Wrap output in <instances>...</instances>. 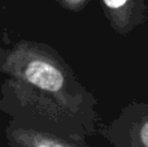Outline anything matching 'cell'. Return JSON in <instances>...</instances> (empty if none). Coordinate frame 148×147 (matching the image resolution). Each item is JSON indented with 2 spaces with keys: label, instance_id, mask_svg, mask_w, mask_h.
<instances>
[{
  "label": "cell",
  "instance_id": "obj_1",
  "mask_svg": "<svg viewBox=\"0 0 148 147\" xmlns=\"http://www.w3.org/2000/svg\"><path fill=\"white\" fill-rule=\"evenodd\" d=\"M0 72L8 76L0 87V111L10 120L53 134L70 130L78 93L56 49L39 42L20 41L4 48Z\"/></svg>",
  "mask_w": 148,
  "mask_h": 147
},
{
  "label": "cell",
  "instance_id": "obj_2",
  "mask_svg": "<svg viewBox=\"0 0 148 147\" xmlns=\"http://www.w3.org/2000/svg\"><path fill=\"white\" fill-rule=\"evenodd\" d=\"M5 137L10 147H79L68 137L26 128L9 121L5 129Z\"/></svg>",
  "mask_w": 148,
  "mask_h": 147
},
{
  "label": "cell",
  "instance_id": "obj_3",
  "mask_svg": "<svg viewBox=\"0 0 148 147\" xmlns=\"http://www.w3.org/2000/svg\"><path fill=\"white\" fill-rule=\"evenodd\" d=\"M140 138H142V141H143L144 146L148 147V122L144 125L143 128H142V130H140Z\"/></svg>",
  "mask_w": 148,
  "mask_h": 147
},
{
  "label": "cell",
  "instance_id": "obj_4",
  "mask_svg": "<svg viewBox=\"0 0 148 147\" xmlns=\"http://www.w3.org/2000/svg\"><path fill=\"white\" fill-rule=\"evenodd\" d=\"M62 3H64V4H66L68 7H75V5H78V4H81L82 1H83V0H61Z\"/></svg>",
  "mask_w": 148,
  "mask_h": 147
},
{
  "label": "cell",
  "instance_id": "obj_5",
  "mask_svg": "<svg viewBox=\"0 0 148 147\" xmlns=\"http://www.w3.org/2000/svg\"><path fill=\"white\" fill-rule=\"evenodd\" d=\"M3 52H4V48H3V47H0V56H1Z\"/></svg>",
  "mask_w": 148,
  "mask_h": 147
}]
</instances>
